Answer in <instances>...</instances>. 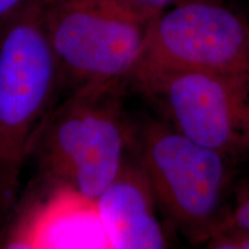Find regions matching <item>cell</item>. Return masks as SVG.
Instances as JSON below:
<instances>
[{"label":"cell","instance_id":"1","mask_svg":"<svg viewBox=\"0 0 249 249\" xmlns=\"http://www.w3.org/2000/svg\"><path fill=\"white\" fill-rule=\"evenodd\" d=\"M30 0L0 30V210L15 208L21 173L62 86L44 22Z\"/></svg>","mask_w":249,"mask_h":249},{"label":"cell","instance_id":"5","mask_svg":"<svg viewBox=\"0 0 249 249\" xmlns=\"http://www.w3.org/2000/svg\"><path fill=\"white\" fill-rule=\"evenodd\" d=\"M127 87L160 119L198 144L231 160L249 155V80L194 71L133 73Z\"/></svg>","mask_w":249,"mask_h":249},{"label":"cell","instance_id":"2","mask_svg":"<svg viewBox=\"0 0 249 249\" xmlns=\"http://www.w3.org/2000/svg\"><path fill=\"white\" fill-rule=\"evenodd\" d=\"M124 88L80 87L52 110L31 155L43 178L96 202L132 148L134 124L124 113Z\"/></svg>","mask_w":249,"mask_h":249},{"label":"cell","instance_id":"10","mask_svg":"<svg viewBox=\"0 0 249 249\" xmlns=\"http://www.w3.org/2000/svg\"><path fill=\"white\" fill-rule=\"evenodd\" d=\"M219 226H235L249 231V182L239 189L234 208L227 213Z\"/></svg>","mask_w":249,"mask_h":249},{"label":"cell","instance_id":"6","mask_svg":"<svg viewBox=\"0 0 249 249\" xmlns=\"http://www.w3.org/2000/svg\"><path fill=\"white\" fill-rule=\"evenodd\" d=\"M149 71L249 80V21L223 0H180L152 18L130 74Z\"/></svg>","mask_w":249,"mask_h":249},{"label":"cell","instance_id":"7","mask_svg":"<svg viewBox=\"0 0 249 249\" xmlns=\"http://www.w3.org/2000/svg\"><path fill=\"white\" fill-rule=\"evenodd\" d=\"M0 241L8 249L107 248L96 202L42 177Z\"/></svg>","mask_w":249,"mask_h":249},{"label":"cell","instance_id":"9","mask_svg":"<svg viewBox=\"0 0 249 249\" xmlns=\"http://www.w3.org/2000/svg\"><path fill=\"white\" fill-rule=\"evenodd\" d=\"M205 245L213 249H249V231L235 226H219Z\"/></svg>","mask_w":249,"mask_h":249},{"label":"cell","instance_id":"3","mask_svg":"<svg viewBox=\"0 0 249 249\" xmlns=\"http://www.w3.org/2000/svg\"><path fill=\"white\" fill-rule=\"evenodd\" d=\"M157 13L130 0H45L46 34L62 85L127 86Z\"/></svg>","mask_w":249,"mask_h":249},{"label":"cell","instance_id":"11","mask_svg":"<svg viewBox=\"0 0 249 249\" xmlns=\"http://www.w3.org/2000/svg\"><path fill=\"white\" fill-rule=\"evenodd\" d=\"M30 0H0V30Z\"/></svg>","mask_w":249,"mask_h":249},{"label":"cell","instance_id":"8","mask_svg":"<svg viewBox=\"0 0 249 249\" xmlns=\"http://www.w3.org/2000/svg\"><path fill=\"white\" fill-rule=\"evenodd\" d=\"M156 205L157 200L144 170L135 156H127L116 179L96 200L107 248H166V235Z\"/></svg>","mask_w":249,"mask_h":249},{"label":"cell","instance_id":"12","mask_svg":"<svg viewBox=\"0 0 249 249\" xmlns=\"http://www.w3.org/2000/svg\"><path fill=\"white\" fill-rule=\"evenodd\" d=\"M130 1L144 8L151 9L154 12H160L180 1V0H130Z\"/></svg>","mask_w":249,"mask_h":249},{"label":"cell","instance_id":"4","mask_svg":"<svg viewBox=\"0 0 249 249\" xmlns=\"http://www.w3.org/2000/svg\"><path fill=\"white\" fill-rule=\"evenodd\" d=\"M132 152L157 204L192 244H205L227 214L231 158L192 141L161 119L134 124Z\"/></svg>","mask_w":249,"mask_h":249}]
</instances>
